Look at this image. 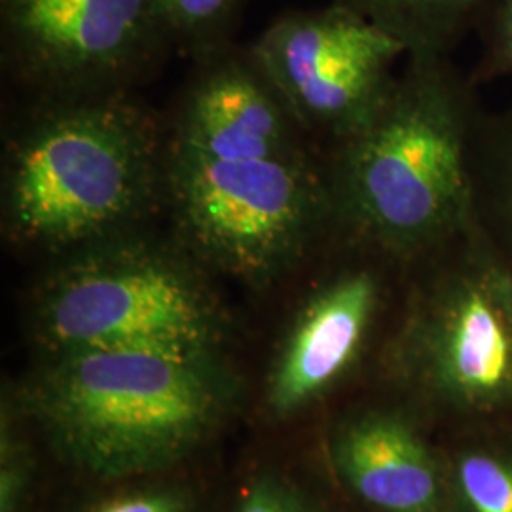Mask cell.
<instances>
[{"label": "cell", "mask_w": 512, "mask_h": 512, "mask_svg": "<svg viewBox=\"0 0 512 512\" xmlns=\"http://www.w3.org/2000/svg\"><path fill=\"white\" fill-rule=\"evenodd\" d=\"M76 512H196V501L184 486L154 484L105 495Z\"/></svg>", "instance_id": "18"}, {"label": "cell", "mask_w": 512, "mask_h": 512, "mask_svg": "<svg viewBox=\"0 0 512 512\" xmlns=\"http://www.w3.org/2000/svg\"><path fill=\"white\" fill-rule=\"evenodd\" d=\"M478 88L452 57L408 55L380 105L332 143L330 236L401 266L473 220L469 143Z\"/></svg>", "instance_id": "1"}, {"label": "cell", "mask_w": 512, "mask_h": 512, "mask_svg": "<svg viewBox=\"0 0 512 512\" xmlns=\"http://www.w3.org/2000/svg\"><path fill=\"white\" fill-rule=\"evenodd\" d=\"M478 61L469 73L476 88L512 76V0H492L476 25Z\"/></svg>", "instance_id": "16"}, {"label": "cell", "mask_w": 512, "mask_h": 512, "mask_svg": "<svg viewBox=\"0 0 512 512\" xmlns=\"http://www.w3.org/2000/svg\"><path fill=\"white\" fill-rule=\"evenodd\" d=\"M165 169L154 120L124 93L65 95L6 143L4 236L63 256L135 232L165 190Z\"/></svg>", "instance_id": "2"}, {"label": "cell", "mask_w": 512, "mask_h": 512, "mask_svg": "<svg viewBox=\"0 0 512 512\" xmlns=\"http://www.w3.org/2000/svg\"><path fill=\"white\" fill-rule=\"evenodd\" d=\"M469 173L476 224L512 270V101L478 112Z\"/></svg>", "instance_id": "12"}, {"label": "cell", "mask_w": 512, "mask_h": 512, "mask_svg": "<svg viewBox=\"0 0 512 512\" xmlns=\"http://www.w3.org/2000/svg\"><path fill=\"white\" fill-rule=\"evenodd\" d=\"M399 40L408 55L452 57L492 0H332Z\"/></svg>", "instance_id": "13"}, {"label": "cell", "mask_w": 512, "mask_h": 512, "mask_svg": "<svg viewBox=\"0 0 512 512\" xmlns=\"http://www.w3.org/2000/svg\"><path fill=\"white\" fill-rule=\"evenodd\" d=\"M198 262L135 232L63 255L33 296V342L44 359L88 351L220 359L228 315Z\"/></svg>", "instance_id": "4"}, {"label": "cell", "mask_w": 512, "mask_h": 512, "mask_svg": "<svg viewBox=\"0 0 512 512\" xmlns=\"http://www.w3.org/2000/svg\"><path fill=\"white\" fill-rule=\"evenodd\" d=\"M249 52L302 131L330 143L365 122L406 57L399 40L336 2L279 16Z\"/></svg>", "instance_id": "7"}, {"label": "cell", "mask_w": 512, "mask_h": 512, "mask_svg": "<svg viewBox=\"0 0 512 512\" xmlns=\"http://www.w3.org/2000/svg\"><path fill=\"white\" fill-rule=\"evenodd\" d=\"M165 192L186 251L253 287L272 283L330 236L325 169L308 152L249 162L167 154Z\"/></svg>", "instance_id": "6"}, {"label": "cell", "mask_w": 512, "mask_h": 512, "mask_svg": "<svg viewBox=\"0 0 512 512\" xmlns=\"http://www.w3.org/2000/svg\"><path fill=\"white\" fill-rule=\"evenodd\" d=\"M234 512L325 511L291 480L275 473H262L243 488Z\"/></svg>", "instance_id": "19"}, {"label": "cell", "mask_w": 512, "mask_h": 512, "mask_svg": "<svg viewBox=\"0 0 512 512\" xmlns=\"http://www.w3.org/2000/svg\"><path fill=\"white\" fill-rule=\"evenodd\" d=\"M330 459L351 494L376 512H458L450 478L418 429L393 412L344 421Z\"/></svg>", "instance_id": "11"}, {"label": "cell", "mask_w": 512, "mask_h": 512, "mask_svg": "<svg viewBox=\"0 0 512 512\" xmlns=\"http://www.w3.org/2000/svg\"><path fill=\"white\" fill-rule=\"evenodd\" d=\"M33 486V456L12 418L0 431V512H23Z\"/></svg>", "instance_id": "17"}, {"label": "cell", "mask_w": 512, "mask_h": 512, "mask_svg": "<svg viewBox=\"0 0 512 512\" xmlns=\"http://www.w3.org/2000/svg\"><path fill=\"white\" fill-rule=\"evenodd\" d=\"M387 374L471 416L512 412V270L473 220L406 266Z\"/></svg>", "instance_id": "5"}, {"label": "cell", "mask_w": 512, "mask_h": 512, "mask_svg": "<svg viewBox=\"0 0 512 512\" xmlns=\"http://www.w3.org/2000/svg\"><path fill=\"white\" fill-rule=\"evenodd\" d=\"M247 0H158L173 44L205 59L232 46Z\"/></svg>", "instance_id": "14"}, {"label": "cell", "mask_w": 512, "mask_h": 512, "mask_svg": "<svg viewBox=\"0 0 512 512\" xmlns=\"http://www.w3.org/2000/svg\"><path fill=\"white\" fill-rule=\"evenodd\" d=\"M344 245L348 260L311 291L275 351L264 395L279 420L317 403L359 365L384 311L387 274L406 268Z\"/></svg>", "instance_id": "9"}, {"label": "cell", "mask_w": 512, "mask_h": 512, "mask_svg": "<svg viewBox=\"0 0 512 512\" xmlns=\"http://www.w3.org/2000/svg\"><path fill=\"white\" fill-rule=\"evenodd\" d=\"M184 101L169 154L207 162L277 160L304 154L294 120L251 52L209 55Z\"/></svg>", "instance_id": "10"}, {"label": "cell", "mask_w": 512, "mask_h": 512, "mask_svg": "<svg viewBox=\"0 0 512 512\" xmlns=\"http://www.w3.org/2000/svg\"><path fill=\"white\" fill-rule=\"evenodd\" d=\"M236 395L220 359L88 351L46 357L18 399L67 463L124 480L190 456L228 418Z\"/></svg>", "instance_id": "3"}, {"label": "cell", "mask_w": 512, "mask_h": 512, "mask_svg": "<svg viewBox=\"0 0 512 512\" xmlns=\"http://www.w3.org/2000/svg\"><path fill=\"white\" fill-rule=\"evenodd\" d=\"M450 486L458 512H512V452H461Z\"/></svg>", "instance_id": "15"}, {"label": "cell", "mask_w": 512, "mask_h": 512, "mask_svg": "<svg viewBox=\"0 0 512 512\" xmlns=\"http://www.w3.org/2000/svg\"><path fill=\"white\" fill-rule=\"evenodd\" d=\"M2 55L52 92H103L173 44L158 0H0Z\"/></svg>", "instance_id": "8"}]
</instances>
